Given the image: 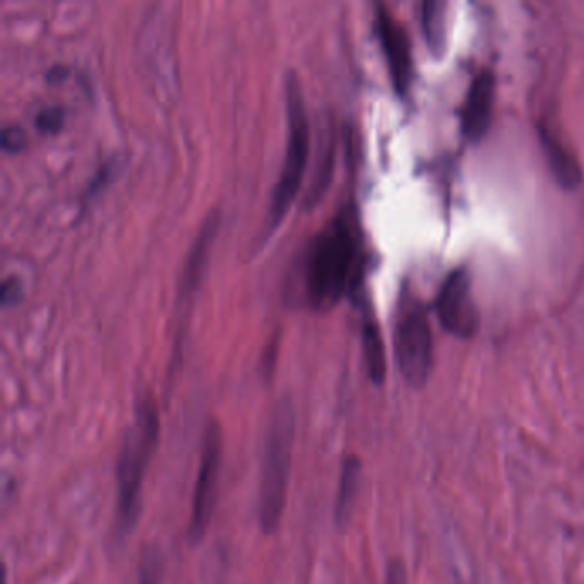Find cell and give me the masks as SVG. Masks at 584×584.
Returning a JSON list of instances; mask_svg holds the SVG:
<instances>
[{
  "instance_id": "cell-13",
  "label": "cell",
  "mask_w": 584,
  "mask_h": 584,
  "mask_svg": "<svg viewBox=\"0 0 584 584\" xmlns=\"http://www.w3.org/2000/svg\"><path fill=\"white\" fill-rule=\"evenodd\" d=\"M446 2L443 0H427L422 4V21H424L425 38L428 48L436 57L443 56L446 51Z\"/></svg>"
},
{
  "instance_id": "cell-8",
  "label": "cell",
  "mask_w": 584,
  "mask_h": 584,
  "mask_svg": "<svg viewBox=\"0 0 584 584\" xmlns=\"http://www.w3.org/2000/svg\"><path fill=\"white\" fill-rule=\"evenodd\" d=\"M376 30L388 60L392 84L398 93L406 94L413 81L412 45L409 33L389 14L385 5L377 8Z\"/></svg>"
},
{
  "instance_id": "cell-6",
  "label": "cell",
  "mask_w": 584,
  "mask_h": 584,
  "mask_svg": "<svg viewBox=\"0 0 584 584\" xmlns=\"http://www.w3.org/2000/svg\"><path fill=\"white\" fill-rule=\"evenodd\" d=\"M221 453H224L221 428L216 422H211L206 428L199 473H197L196 489H194L193 513H191V523H188L191 543H199L208 534L209 525H211L218 482H220Z\"/></svg>"
},
{
  "instance_id": "cell-11",
  "label": "cell",
  "mask_w": 584,
  "mask_h": 584,
  "mask_svg": "<svg viewBox=\"0 0 584 584\" xmlns=\"http://www.w3.org/2000/svg\"><path fill=\"white\" fill-rule=\"evenodd\" d=\"M540 142L546 149V158L557 181L564 187H574L581 182V169L576 158L559 141L556 134L540 126Z\"/></svg>"
},
{
  "instance_id": "cell-3",
  "label": "cell",
  "mask_w": 584,
  "mask_h": 584,
  "mask_svg": "<svg viewBox=\"0 0 584 584\" xmlns=\"http://www.w3.org/2000/svg\"><path fill=\"white\" fill-rule=\"evenodd\" d=\"M295 422L291 401H279L267 427L261 474L260 525L266 535L275 534L285 513L295 449Z\"/></svg>"
},
{
  "instance_id": "cell-12",
  "label": "cell",
  "mask_w": 584,
  "mask_h": 584,
  "mask_svg": "<svg viewBox=\"0 0 584 584\" xmlns=\"http://www.w3.org/2000/svg\"><path fill=\"white\" fill-rule=\"evenodd\" d=\"M362 343H364V360L367 374L374 385L380 386L386 377V353L379 325L370 310H365L362 322Z\"/></svg>"
},
{
  "instance_id": "cell-1",
  "label": "cell",
  "mask_w": 584,
  "mask_h": 584,
  "mask_svg": "<svg viewBox=\"0 0 584 584\" xmlns=\"http://www.w3.org/2000/svg\"><path fill=\"white\" fill-rule=\"evenodd\" d=\"M362 271V236L353 209L331 216L307 242L300 263L304 302L330 309L357 283Z\"/></svg>"
},
{
  "instance_id": "cell-9",
  "label": "cell",
  "mask_w": 584,
  "mask_h": 584,
  "mask_svg": "<svg viewBox=\"0 0 584 584\" xmlns=\"http://www.w3.org/2000/svg\"><path fill=\"white\" fill-rule=\"evenodd\" d=\"M495 76L491 69H483L471 79L467 99L461 105V133L471 141H480L492 121L494 108Z\"/></svg>"
},
{
  "instance_id": "cell-4",
  "label": "cell",
  "mask_w": 584,
  "mask_h": 584,
  "mask_svg": "<svg viewBox=\"0 0 584 584\" xmlns=\"http://www.w3.org/2000/svg\"><path fill=\"white\" fill-rule=\"evenodd\" d=\"M285 102H287V148L283 154L282 169L271 194L270 209H267V225L276 227L283 215L290 208L291 201L297 196L307 158H309V118H307L306 102L302 88L294 72H287L285 78Z\"/></svg>"
},
{
  "instance_id": "cell-15",
  "label": "cell",
  "mask_w": 584,
  "mask_h": 584,
  "mask_svg": "<svg viewBox=\"0 0 584 584\" xmlns=\"http://www.w3.org/2000/svg\"><path fill=\"white\" fill-rule=\"evenodd\" d=\"M64 111L60 106H45L36 114L35 122L39 129L56 130L62 124Z\"/></svg>"
},
{
  "instance_id": "cell-7",
  "label": "cell",
  "mask_w": 584,
  "mask_h": 584,
  "mask_svg": "<svg viewBox=\"0 0 584 584\" xmlns=\"http://www.w3.org/2000/svg\"><path fill=\"white\" fill-rule=\"evenodd\" d=\"M434 307L447 333L458 337H471L477 333L480 316L471 294V275L467 266L455 267L444 278Z\"/></svg>"
},
{
  "instance_id": "cell-18",
  "label": "cell",
  "mask_w": 584,
  "mask_h": 584,
  "mask_svg": "<svg viewBox=\"0 0 584 584\" xmlns=\"http://www.w3.org/2000/svg\"><path fill=\"white\" fill-rule=\"evenodd\" d=\"M386 584H409L406 580V568L400 559L389 562L388 573H386Z\"/></svg>"
},
{
  "instance_id": "cell-14",
  "label": "cell",
  "mask_w": 584,
  "mask_h": 584,
  "mask_svg": "<svg viewBox=\"0 0 584 584\" xmlns=\"http://www.w3.org/2000/svg\"><path fill=\"white\" fill-rule=\"evenodd\" d=\"M163 553L157 547H149L139 569V584H163Z\"/></svg>"
},
{
  "instance_id": "cell-10",
  "label": "cell",
  "mask_w": 584,
  "mask_h": 584,
  "mask_svg": "<svg viewBox=\"0 0 584 584\" xmlns=\"http://www.w3.org/2000/svg\"><path fill=\"white\" fill-rule=\"evenodd\" d=\"M362 482V461L357 456H348L343 461L340 486H337L336 504H334V519L340 528H346L352 519L355 501Z\"/></svg>"
},
{
  "instance_id": "cell-17",
  "label": "cell",
  "mask_w": 584,
  "mask_h": 584,
  "mask_svg": "<svg viewBox=\"0 0 584 584\" xmlns=\"http://www.w3.org/2000/svg\"><path fill=\"white\" fill-rule=\"evenodd\" d=\"M21 297V283L20 279L14 278V276H9L2 282V288H0V300L4 306L9 304H14L20 300Z\"/></svg>"
},
{
  "instance_id": "cell-16",
  "label": "cell",
  "mask_w": 584,
  "mask_h": 584,
  "mask_svg": "<svg viewBox=\"0 0 584 584\" xmlns=\"http://www.w3.org/2000/svg\"><path fill=\"white\" fill-rule=\"evenodd\" d=\"M0 139H2V148L8 149V151H18L26 145V134L16 124L4 126Z\"/></svg>"
},
{
  "instance_id": "cell-2",
  "label": "cell",
  "mask_w": 584,
  "mask_h": 584,
  "mask_svg": "<svg viewBox=\"0 0 584 584\" xmlns=\"http://www.w3.org/2000/svg\"><path fill=\"white\" fill-rule=\"evenodd\" d=\"M160 439V415L153 397L139 398L136 420L122 443L117 467V528L118 534L133 531L141 513V491L149 461Z\"/></svg>"
},
{
  "instance_id": "cell-5",
  "label": "cell",
  "mask_w": 584,
  "mask_h": 584,
  "mask_svg": "<svg viewBox=\"0 0 584 584\" xmlns=\"http://www.w3.org/2000/svg\"><path fill=\"white\" fill-rule=\"evenodd\" d=\"M394 353L406 385L413 389L424 388L432 370V330L427 309L419 298L401 300L394 330Z\"/></svg>"
}]
</instances>
